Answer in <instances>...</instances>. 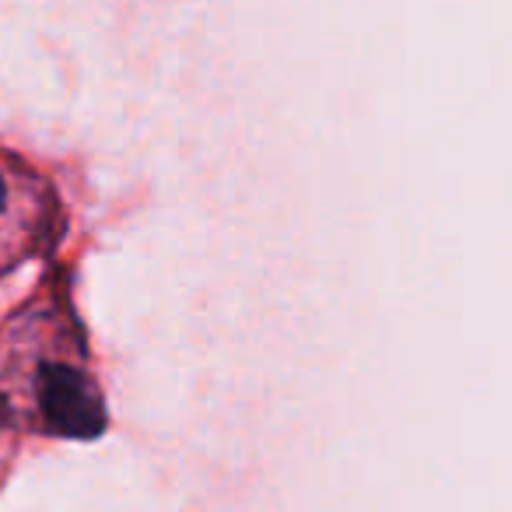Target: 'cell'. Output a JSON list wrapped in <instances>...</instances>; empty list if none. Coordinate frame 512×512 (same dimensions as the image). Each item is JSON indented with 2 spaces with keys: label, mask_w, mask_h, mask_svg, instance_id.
I'll return each mask as SVG.
<instances>
[{
  "label": "cell",
  "mask_w": 512,
  "mask_h": 512,
  "mask_svg": "<svg viewBox=\"0 0 512 512\" xmlns=\"http://www.w3.org/2000/svg\"><path fill=\"white\" fill-rule=\"evenodd\" d=\"M39 411L53 435L74 442H92L106 435V397L92 376L64 362H46L39 369Z\"/></svg>",
  "instance_id": "6da1fadb"
},
{
  "label": "cell",
  "mask_w": 512,
  "mask_h": 512,
  "mask_svg": "<svg viewBox=\"0 0 512 512\" xmlns=\"http://www.w3.org/2000/svg\"><path fill=\"white\" fill-rule=\"evenodd\" d=\"M4 204H8V186H4V179H0V211H4Z\"/></svg>",
  "instance_id": "7a4b0ae2"
}]
</instances>
